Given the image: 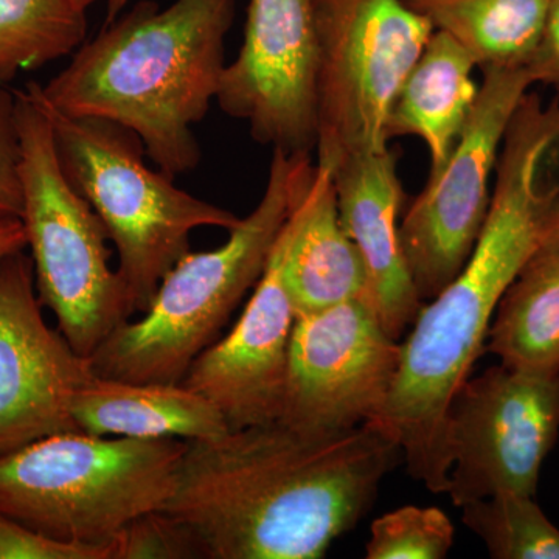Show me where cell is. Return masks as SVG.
<instances>
[{"mask_svg":"<svg viewBox=\"0 0 559 559\" xmlns=\"http://www.w3.org/2000/svg\"><path fill=\"white\" fill-rule=\"evenodd\" d=\"M401 459L377 423L230 429L189 441L162 510L193 533L204 559H319L369 513Z\"/></svg>","mask_w":559,"mask_h":559,"instance_id":"cell-1","label":"cell"},{"mask_svg":"<svg viewBox=\"0 0 559 559\" xmlns=\"http://www.w3.org/2000/svg\"><path fill=\"white\" fill-rule=\"evenodd\" d=\"M495 176L476 248L457 277L418 311L377 423L403 451L412 479L433 495L447 492L450 477L452 400L485 352L499 300L538 250L544 215L559 198L558 162L527 124H510Z\"/></svg>","mask_w":559,"mask_h":559,"instance_id":"cell-2","label":"cell"},{"mask_svg":"<svg viewBox=\"0 0 559 559\" xmlns=\"http://www.w3.org/2000/svg\"><path fill=\"white\" fill-rule=\"evenodd\" d=\"M237 0H142L84 40L40 97L58 112L110 121L142 142L170 178L193 171V127L218 97Z\"/></svg>","mask_w":559,"mask_h":559,"instance_id":"cell-3","label":"cell"},{"mask_svg":"<svg viewBox=\"0 0 559 559\" xmlns=\"http://www.w3.org/2000/svg\"><path fill=\"white\" fill-rule=\"evenodd\" d=\"M316 175L311 154L272 150L266 189L229 240L187 252L162 280L148 310L121 322L90 358L95 377L179 384L215 344L231 312L266 271L275 242Z\"/></svg>","mask_w":559,"mask_h":559,"instance_id":"cell-4","label":"cell"},{"mask_svg":"<svg viewBox=\"0 0 559 559\" xmlns=\"http://www.w3.org/2000/svg\"><path fill=\"white\" fill-rule=\"evenodd\" d=\"M50 121L66 179L94 209L119 257L117 272L132 316L148 310L162 280L187 252L201 227L231 230L241 218L179 189L175 179L145 164L134 132L119 124L58 112L28 83Z\"/></svg>","mask_w":559,"mask_h":559,"instance_id":"cell-5","label":"cell"},{"mask_svg":"<svg viewBox=\"0 0 559 559\" xmlns=\"http://www.w3.org/2000/svg\"><path fill=\"white\" fill-rule=\"evenodd\" d=\"M189 441L53 433L0 455V511L47 538L112 547L164 509Z\"/></svg>","mask_w":559,"mask_h":559,"instance_id":"cell-6","label":"cell"},{"mask_svg":"<svg viewBox=\"0 0 559 559\" xmlns=\"http://www.w3.org/2000/svg\"><path fill=\"white\" fill-rule=\"evenodd\" d=\"M21 135L22 224L44 308L76 353L91 358L124 320L127 289L109 264V237L58 162L50 121L35 95L16 91Z\"/></svg>","mask_w":559,"mask_h":559,"instance_id":"cell-7","label":"cell"},{"mask_svg":"<svg viewBox=\"0 0 559 559\" xmlns=\"http://www.w3.org/2000/svg\"><path fill=\"white\" fill-rule=\"evenodd\" d=\"M319 32L318 162L389 148L401 84L433 27L404 0H316Z\"/></svg>","mask_w":559,"mask_h":559,"instance_id":"cell-8","label":"cell"},{"mask_svg":"<svg viewBox=\"0 0 559 559\" xmlns=\"http://www.w3.org/2000/svg\"><path fill=\"white\" fill-rule=\"evenodd\" d=\"M481 73L476 105L450 159L430 176L400 223L401 248L423 301L439 296L476 248L503 138L533 86L525 68Z\"/></svg>","mask_w":559,"mask_h":559,"instance_id":"cell-9","label":"cell"},{"mask_svg":"<svg viewBox=\"0 0 559 559\" xmlns=\"http://www.w3.org/2000/svg\"><path fill=\"white\" fill-rule=\"evenodd\" d=\"M559 437V374L491 367L468 378L448 412L455 507L514 492L536 496L540 468Z\"/></svg>","mask_w":559,"mask_h":559,"instance_id":"cell-10","label":"cell"},{"mask_svg":"<svg viewBox=\"0 0 559 559\" xmlns=\"http://www.w3.org/2000/svg\"><path fill=\"white\" fill-rule=\"evenodd\" d=\"M400 341L366 299L296 319L278 421L331 433L378 423L400 366Z\"/></svg>","mask_w":559,"mask_h":559,"instance_id":"cell-11","label":"cell"},{"mask_svg":"<svg viewBox=\"0 0 559 559\" xmlns=\"http://www.w3.org/2000/svg\"><path fill=\"white\" fill-rule=\"evenodd\" d=\"M318 70L316 0H249L241 49L224 69L216 103L260 145L311 154Z\"/></svg>","mask_w":559,"mask_h":559,"instance_id":"cell-12","label":"cell"},{"mask_svg":"<svg viewBox=\"0 0 559 559\" xmlns=\"http://www.w3.org/2000/svg\"><path fill=\"white\" fill-rule=\"evenodd\" d=\"M43 308L27 249L0 260V455L79 430L70 396L95 377Z\"/></svg>","mask_w":559,"mask_h":559,"instance_id":"cell-13","label":"cell"},{"mask_svg":"<svg viewBox=\"0 0 559 559\" xmlns=\"http://www.w3.org/2000/svg\"><path fill=\"white\" fill-rule=\"evenodd\" d=\"M294 322L277 238L237 325L193 360L182 384L212 401L230 429L278 421Z\"/></svg>","mask_w":559,"mask_h":559,"instance_id":"cell-14","label":"cell"},{"mask_svg":"<svg viewBox=\"0 0 559 559\" xmlns=\"http://www.w3.org/2000/svg\"><path fill=\"white\" fill-rule=\"evenodd\" d=\"M331 173L342 226L366 266L369 304L384 330L400 341L425 301L401 248L399 156L390 148L348 154Z\"/></svg>","mask_w":559,"mask_h":559,"instance_id":"cell-15","label":"cell"},{"mask_svg":"<svg viewBox=\"0 0 559 559\" xmlns=\"http://www.w3.org/2000/svg\"><path fill=\"white\" fill-rule=\"evenodd\" d=\"M278 246L296 319L348 300L369 301L366 266L342 226L329 168L316 164L310 190L280 231Z\"/></svg>","mask_w":559,"mask_h":559,"instance_id":"cell-16","label":"cell"},{"mask_svg":"<svg viewBox=\"0 0 559 559\" xmlns=\"http://www.w3.org/2000/svg\"><path fill=\"white\" fill-rule=\"evenodd\" d=\"M80 432L130 439L210 440L229 432L218 407L173 382H131L94 377L70 396Z\"/></svg>","mask_w":559,"mask_h":559,"instance_id":"cell-17","label":"cell"},{"mask_svg":"<svg viewBox=\"0 0 559 559\" xmlns=\"http://www.w3.org/2000/svg\"><path fill=\"white\" fill-rule=\"evenodd\" d=\"M476 62L441 32H433L401 84L388 121V140L415 135L425 142L430 176L450 159L479 95Z\"/></svg>","mask_w":559,"mask_h":559,"instance_id":"cell-18","label":"cell"},{"mask_svg":"<svg viewBox=\"0 0 559 559\" xmlns=\"http://www.w3.org/2000/svg\"><path fill=\"white\" fill-rule=\"evenodd\" d=\"M485 352L503 366L559 374V249H538L499 300Z\"/></svg>","mask_w":559,"mask_h":559,"instance_id":"cell-19","label":"cell"},{"mask_svg":"<svg viewBox=\"0 0 559 559\" xmlns=\"http://www.w3.org/2000/svg\"><path fill=\"white\" fill-rule=\"evenodd\" d=\"M468 51L477 68L527 69L550 0H404Z\"/></svg>","mask_w":559,"mask_h":559,"instance_id":"cell-20","label":"cell"},{"mask_svg":"<svg viewBox=\"0 0 559 559\" xmlns=\"http://www.w3.org/2000/svg\"><path fill=\"white\" fill-rule=\"evenodd\" d=\"M86 35L70 0H0V84L75 53Z\"/></svg>","mask_w":559,"mask_h":559,"instance_id":"cell-21","label":"cell"},{"mask_svg":"<svg viewBox=\"0 0 559 559\" xmlns=\"http://www.w3.org/2000/svg\"><path fill=\"white\" fill-rule=\"evenodd\" d=\"M463 524L479 536L495 559H559V528L535 496L503 495L460 507Z\"/></svg>","mask_w":559,"mask_h":559,"instance_id":"cell-22","label":"cell"},{"mask_svg":"<svg viewBox=\"0 0 559 559\" xmlns=\"http://www.w3.org/2000/svg\"><path fill=\"white\" fill-rule=\"evenodd\" d=\"M454 536V524L437 507H401L373 521L366 558L443 559Z\"/></svg>","mask_w":559,"mask_h":559,"instance_id":"cell-23","label":"cell"},{"mask_svg":"<svg viewBox=\"0 0 559 559\" xmlns=\"http://www.w3.org/2000/svg\"><path fill=\"white\" fill-rule=\"evenodd\" d=\"M110 546L112 559H204L193 533L164 510L135 518Z\"/></svg>","mask_w":559,"mask_h":559,"instance_id":"cell-24","label":"cell"},{"mask_svg":"<svg viewBox=\"0 0 559 559\" xmlns=\"http://www.w3.org/2000/svg\"><path fill=\"white\" fill-rule=\"evenodd\" d=\"M21 159L16 91L0 84V224L22 218Z\"/></svg>","mask_w":559,"mask_h":559,"instance_id":"cell-25","label":"cell"},{"mask_svg":"<svg viewBox=\"0 0 559 559\" xmlns=\"http://www.w3.org/2000/svg\"><path fill=\"white\" fill-rule=\"evenodd\" d=\"M0 559H112V547L60 543L0 511Z\"/></svg>","mask_w":559,"mask_h":559,"instance_id":"cell-26","label":"cell"},{"mask_svg":"<svg viewBox=\"0 0 559 559\" xmlns=\"http://www.w3.org/2000/svg\"><path fill=\"white\" fill-rule=\"evenodd\" d=\"M532 83L559 92V0H550L538 47L527 66Z\"/></svg>","mask_w":559,"mask_h":559,"instance_id":"cell-27","label":"cell"},{"mask_svg":"<svg viewBox=\"0 0 559 559\" xmlns=\"http://www.w3.org/2000/svg\"><path fill=\"white\" fill-rule=\"evenodd\" d=\"M24 249H27V234L22 221L0 224V260Z\"/></svg>","mask_w":559,"mask_h":559,"instance_id":"cell-28","label":"cell"},{"mask_svg":"<svg viewBox=\"0 0 559 559\" xmlns=\"http://www.w3.org/2000/svg\"><path fill=\"white\" fill-rule=\"evenodd\" d=\"M538 249H559V198L544 215Z\"/></svg>","mask_w":559,"mask_h":559,"instance_id":"cell-29","label":"cell"},{"mask_svg":"<svg viewBox=\"0 0 559 559\" xmlns=\"http://www.w3.org/2000/svg\"><path fill=\"white\" fill-rule=\"evenodd\" d=\"M130 2L131 0H106L105 24L116 20L119 14L123 13V10L127 9L128 3Z\"/></svg>","mask_w":559,"mask_h":559,"instance_id":"cell-30","label":"cell"},{"mask_svg":"<svg viewBox=\"0 0 559 559\" xmlns=\"http://www.w3.org/2000/svg\"><path fill=\"white\" fill-rule=\"evenodd\" d=\"M76 9L86 11L91 9L92 5H95L97 2H102V0H70ZM106 2V0H105Z\"/></svg>","mask_w":559,"mask_h":559,"instance_id":"cell-31","label":"cell"}]
</instances>
